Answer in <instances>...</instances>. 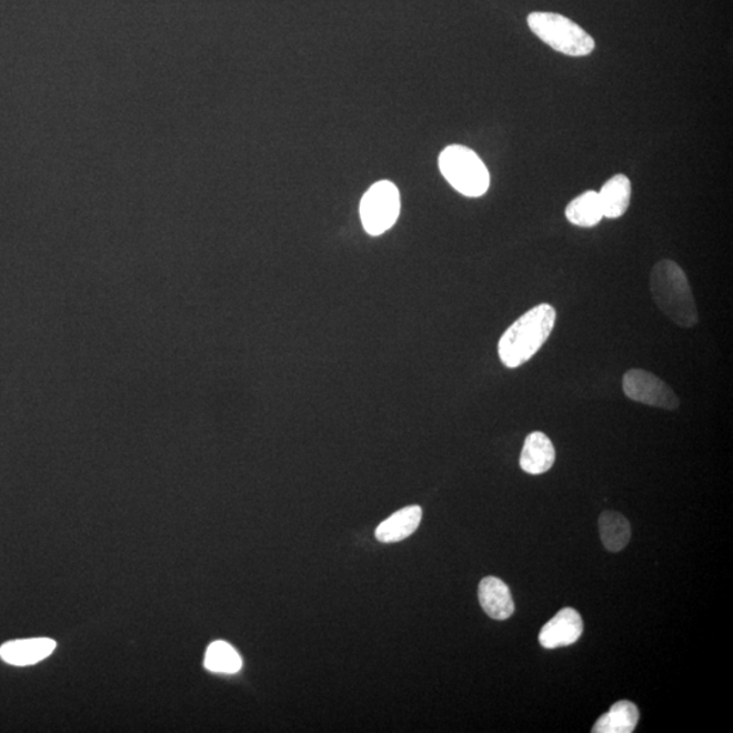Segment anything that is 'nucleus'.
Returning <instances> with one entry per match:
<instances>
[{"mask_svg":"<svg viewBox=\"0 0 733 733\" xmlns=\"http://www.w3.org/2000/svg\"><path fill=\"white\" fill-rule=\"evenodd\" d=\"M57 647L51 639H29L10 641L0 646V657L12 665H30L41 662Z\"/></svg>","mask_w":733,"mask_h":733,"instance_id":"nucleus-10","label":"nucleus"},{"mask_svg":"<svg viewBox=\"0 0 733 733\" xmlns=\"http://www.w3.org/2000/svg\"><path fill=\"white\" fill-rule=\"evenodd\" d=\"M583 629L582 615L576 610L562 609L541 629L540 644L545 650L570 646L582 637Z\"/></svg>","mask_w":733,"mask_h":733,"instance_id":"nucleus-7","label":"nucleus"},{"mask_svg":"<svg viewBox=\"0 0 733 733\" xmlns=\"http://www.w3.org/2000/svg\"><path fill=\"white\" fill-rule=\"evenodd\" d=\"M623 393L629 400L644 405L676 411L681 405L680 396L667 383L650 371L629 370L622 379Z\"/></svg>","mask_w":733,"mask_h":733,"instance_id":"nucleus-6","label":"nucleus"},{"mask_svg":"<svg viewBox=\"0 0 733 733\" xmlns=\"http://www.w3.org/2000/svg\"><path fill=\"white\" fill-rule=\"evenodd\" d=\"M439 169L455 191L468 198H480L491 185V174L473 150L449 145L439 157Z\"/></svg>","mask_w":733,"mask_h":733,"instance_id":"nucleus-4","label":"nucleus"},{"mask_svg":"<svg viewBox=\"0 0 733 733\" xmlns=\"http://www.w3.org/2000/svg\"><path fill=\"white\" fill-rule=\"evenodd\" d=\"M555 462V449L545 433L531 432L524 440V445L519 464L523 472L531 475H540L549 472Z\"/></svg>","mask_w":733,"mask_h":733,"instance_id":"nucleus-8","label":"nucleus"},{"mask_svg":"<svg viewBox=\"0 0 733 733\" xmlns=\"http://www.w3.org/2000/svg\"><path fill=\"white\" fill-rule=\"evenodd\" d=\"M479 599L482 610L492 620H509L515 611V603H513L509 585L498 578L488 576L482 579L479 586Z\"/></svg>","mask_w":733,"mask_h":733,"instance_id":"nucleus-9","label":"nucleus"},{"mask_svg":"<svg viewBox=\"0 0 733 733\" xmlns=\"http://www.w3.org/2000/svg\"><path fill=\"white\" fill-rule=\"evenodd\" d=\"M640 720L639 707L631 701H620L599 719L594 733H632Z\"/></svg>","mask_w":733,"mask_h":733,"instance_id":"nucleus-13","label":"nucleus"},{"mask_svg":"<svg viewBox=\"0 0 733 733\" xmlns=\"http://www.w3.org/2000/svg\"><path fill=\"white\" fill-rule=\"evenodd\" d=\"M204 665L208 671L219 674H235L242 669V659L225 641H215L208 646Z\"/></svg>","mask_w":733,"mask_h":733,"instance_id":"nucleus-16","label":"nucleus"},{"mask_svg":"<svg viewBox=\"0 0 733 733\" xmlns=\"http://www.w3.org/2000/svg\"><path fill=\"white\" fill-rule=\"evenodd\" d=\"M528 22L531 32L568 57H586L595 49L594 39L583 28L558 12H531Z\"/></svg>","mask_w":733,"mask_h":733,"instance_id":"nucleus-3","label":"nucleus"},{"mask_svg":"<svg viewBox=\"0 0 733 733\" xmlns=\"http://www.w3.org/2000/svg\"><path fill=\"white\" fill-rule=\"evenodd\" d=\"M599 194L603 217L619 219L625 215L632 199V182L625 174H616L604 183Z\"/></svg>","mask_w":733,"mask_h":733,"instance_id":"nucleus-12","label":"nucleus"},{"mask_svg":"<svg viewBox=\"0 0 733 733\" xmlns=\"http://www.w3.org/2000/svg\"><path fill=\"white\" fill-rule=\"evenodd\" d=\"M400 191L393 182L379 181L365 192L360 203V218L370 235H382L400 217Z\"/></svg>","mask_w":733,"mask_h":733,"instance_id":"nucleus-5","label":"nucleus"},{"mask_svg":"<svg viewBox=\"0 0 733 733\" xmlns=\"http://www.w3.org/2000/svg\"><path fill=\"white\" fill-rule=\"evenodd\" d=\"M651 292L660 311L675 325L690 329L699 323L692 287L675 261L665 259L652 268Z\"/></svg>","mask_w":733,"mask_h":733,"instance_id":"nucleus-2","label":"nucleus"},{"mask_svg":"<svg viewBox=\"0 0 733 733\" xmlns=\"http://www.w3.org/2000/svg\"><path fill=\"white\" fill-rule=\"evenodd\" d=\"M421 518H423V510L419 505H411L396 511L386 521L378 525L375 530L376 540L383 543L406 540L419 529Z\"/></svg>","mask_w":733,"mask_h":733,"instance_id":"nucleus-11","label":"nucleus"},{"mask_svg":"<svg viewBox=\"0 0 733 733\" xmlns=\"http://www.w3.org/2000/svg\"><path fill=\"white\" fill-rule=\"evenodd\" d=\"M565 217L579 228H594L604 218L598 192L586 191L578 195L566 207Z\"/></svg>","mask_w":733,"mask_h":733,"instance_id":"nucleus-15","label":"nucleus"},{"mask_svg":"<svg viewBox=\"0 0 733 733\" xmlns=\"http://www.w3.org/2000/svg\"><path fill=\"white\" fill-rule=\"evenodd\" d=\"M599 531L604 548L611 553H619L627 546L632 538V528L627 519L616 511H604L599 518Z\"/></svg>","mask_w":733,"mask_h":733,"instance_id":"nucleus-14","label":"nucleus"},{"mask_svg":"<svg viewBox=\"0 0 733 733\" xmlns=\"http://www.w3.org/2000/svg\"><path fill=\"white\" fill-rule=\"evenodd\" d=\"M558 313L552 304L541 303L505 330L499 341V358L506 369H518L535 357L552 334Z\"/></svg>","mask_w":733,"mask_h":733,"instance_id":"nucleus-1","label":"nucleus"}]
</instances>
